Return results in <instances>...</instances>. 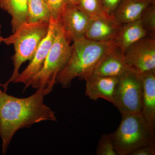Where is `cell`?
<instances>
[{"label": "cell", "instance_id": "22", "mask_svg": "<svg viewBox=\"0 0 155 155\" xmlns=\"http://www.w3.org/2000/svg\"><path fill=\"white\" fill-rule=\"evenodd\" d=\"M106 13L114 17V12L122 0H101Z\"/></svg>", "mask_w": 155, "mask_h": 155}, {"label": "cell", "instance_id": "5", "mask_svg": "<svg viewBox=\"0 0 155 155\" xmlns=\"http://www.w3.org/2000/svg\"><path fill=\"white\" fill-rule=\"evenodd\" d=\"M57 35L39 72L30 84L34 88H43L50 92L56 84V78L67 64L71 53L70 40L59 23Z\"/></svg>", "mask_w": 155, "mask_h": 155}, {"label": "cell", "instance_id": "11", "mask_svg": "<svg viewBox=\"0 0 155 155\" xmlns=\"http://www.w3.org/2000/svg\"><path fill=\"white\" fill-rule=\"evenodd\" d=\"M119 77L88 75L83 79L86 81L85 95L93 101L103 99L112 104Z\"/></svg>", "mask_w": 155, "mask_h": 155}, {"label": "cell", "instance_id": "25", "mask_svg": "<svg viewBox=\"0 0 155 155\" xmlns=\"http://www.w3.org/2000/svg\"><path fill=\"white\" fill-rule=\"evenodd\" d=\"M1 28H2V25L0 24V44L3 42V39H4V38H3L2 36V31H1Z\"/></svg>", "mask_w": 155, "mask_h": 155}, {"label": "cell", "instance_id": "9", "mask_svg": "<svg viewBox=\"0 0 155 155\" xmlns=\"http://www.w3.org/2000/svg\"><path fill=\"white\" fill-rule=\"evenodd\" d=\"M90 20L77 6L68 5L58 22L67 38L73 41L84 37Z\"/></svg>", "mask_w": 155, "mask_h": 155}, {"label": "cell", "instance_id": "15", "mask_svg": "<svg viewBox=\"0 0 155 155\" xmlns=\"http://www.w3.org/2000/svg\"><path fill=\"white\" fill-rule=\"evenodd\" d=\"M152 0H122L114 12V17L121 24L140 19Z\"/></svg>", "mask_w": 155, "mask_h": 155}, {"label": "cell", "instance_id": "10", "mask_svg": "<svg viewBox=\"0 0 155 155\" xmlns=\"http://www.w3.org/2000/svg\"><path fill=\"white\" fill-rule=\"evenodd\" d=\"M122 25L114 17L92 18L84 37L95 41H115Z\"/></svg>", "mask_w": 155, "mask_h": 155}, {"label": "cell", "instance_id": "26", "mask_svg": "<svg viewBox=\"0 0 155 155\" xmlns=\"http://www.w3.org/2000/svg\"><path fill=\"white\" fill-rule=\"evenodd\" d=\"M1 86H2V84H1V82H0V87H1ZM1 91V89H0V91Z\"/></svg>", "mask_w": 155, "mask_h": 155}, {"label": "cell", "instance_id": "8", "mask_svg": "<svg viewBox=\"0 0 155 155\" xmlns=\"http://www.w3.org/2000/svg\"><path fill=\"white\" fill-rule=\"evenodd\" d=\"M59 25V22L52 17L46 36L39 45L28 66L19 73L16 79L15 83H22L25 84L24 89L30 86L31 81L43 67L57 35Z\"/></svg>", "mask_w": 155, "mask_h": 155}, {"label": "cell", "instance_id": "4", "mask_svg": "<svg viewBox=\"0 0 155 155\" xmlns=\"http://www.w3.org/2000/svg\"><path fill=\"white\" fill-rule=\"evenodd\" d=\"M117 130L110 134L118 155H130L141 147L155 145V131L140 113L122 115Z\"/></svg>", "mask_w": 155, "mask_h": 155}, {"label": "cell", "instance_id": "3", "mask_svg": "<svg viewBox=\"0 0 155 155\" xmlns=\"http://www.w3.org/2000/svg\"><path fill=\"white\" fill-rule=\"evenodd\" d=\"M49 23L41 22L31 23L25 22L3 42L7 45H13L14 54L11 57L14 65L13 73L10 79L2 84L4 91L8 90L11 82L15 83L19 74V69L22 64L33 58L39 45L46 36Z\"/></svg>", "mask_w": 155, "mask_h": 155}, {"label": "cell", "instance_id": "17", "mask_svg": "<svg viewBox=\"0 0 155 155\" xmlns=\"http://www.w3.org/2000/svg\"><path fill=\"white\" fill-rule=\"evenodd\" d=\"M51 18V11L44 0H28L26 22L49 23Z\"/></svg>", "mask_w": 155, "mask_h": 155}, {"label": "cell", "instance_id": "21", "mask_svg": "<svg viewBox=\"0 0 155 155\" xmlns=\"http://www.w3.org/2000/svg\"><path fill=\"white\" fill-rule=\"evenodd\" d=\"M47 5L53 19L59 21L67 7L69 5L68 0H44Z\"/></svg>", "mask_w": 155, "mask_h": 155}, {"label": "cell", "instance_id": "13", "mask_svg": "<svg viewBox=\"0 0 155 155\" xmlns=\"http://www.w3.org/2000/svg\"><path fill=\"white\" fill-rule=\"evenodd\" d=\"M129 69L124 61L123 53L117 48L102 59L91 74L119 77Z\"/></svg>", "mask_w": 155, "mask_h": 155}, {"label": "cell", "instance_id": "6", "mask_svg": "<svg viewBox=\"0 0 155 155\" xmlns=\"http://www.w3.org/2000/svg\"><path fill=\"white\" fill-rule=\"evenodd\" d=\"M142 91L140 74L129 69L119 77L112 104L122 115L141 114Z\"/></svg>", "mask_w": 155, "mask_h": 155}, {"label": "cell", "instance_id": "19", "mask_svg": "<svg viewBox=\"0 0 155 155\" xmlns=\"http://www.w3.org/2000/svg\"><path fill=\"white\" fill-rule=\"evenodd\" d=\"M140 20L145 30L150 35L155 36V0H152L150 4L145 9Z\"/></svg>", "mask_w": 155, "mask_h": 155}, {"label": "cell", "instance_id": "23", "mask_svg": "<svg viewBox=\"0 0 155 155\" xmlns=\"http://www.w3.org/2000/svg\"><path fill=\"white\" fill-rule=\"evenodd\" d=\"M155 145H149L136 150L130 155H155Z\"/></svg>", "mask_w": 155, "mask_h": 155}, {"label": "cell", "instance_id": "14", "mask_svg": "<svg viewBox=\"0 0 155 155\" xmlns=\"http://www.w3.org/2000/svg\"><path fill=\"white\" fill-rule=\"evenodd\" d=\"M149 35L143 27L140 19L122 24L115 43L123 54L132 45Z\"/></svg>", "mask_w": 155, "mask_h": 155}, {"label": "cell", "instance_id": "7", "mask_svg": "<svg viewBox=\"0 0 155 155\" xmlns=\"http://www.w3.org/2000/svg\"><path fill=\"white\" fill-rule=\"evenodd\" d=\"M123 58L128 68L139 74L155 70V36L148 35L132 45Z\"/></svg>", "mask_w": 155, "mask_h": 155}, {"label": "cell", "instance_id": "2", "mask_svg": "<svg viewBox=\"0 0 155 155\" xmlns=\"http://www.w3.org/2000/svg\"><path fill=\"white\" fill-rule=\"evenodd\" d=\"M73 42L70 58L56 78V83L64 88H68L74 78L83 80L91 74L102 59L117 48L115 41H95L85 37Z\"/></svg>", "mask_w": 155, "mask_h": 155}, {"label": "cell", "instance_id": "18", "mask_svg": "<svg viewBox=\"0 0 155 155\" xmlns=\"http://www.w3.org/2000/svg\"><path fill=\"white\" fill-rule=\"evenodd\" d=\"M77 7L90 19L97 17H114L106 13L101 0H80Z\"/></svg>", "mask_w": 155, "mask_h": 155}, {"label": "cell", "instance_id": "24", "mask_svg": "<svg viewBox=\"0 0 155 155\" xmlns=\"http://www.w3.org/2000/svg\"><path fill=\"white\" fill-rule=\"evenodd\" d=\"M80 0H68L69 6H77L79 4Z\"/></svg>", "mask_w": 155, "mask_h": 155}, {"label": "cell", "instance_id": "12", "mask_svg": "<svg viewBox=\"0 0 155 155\" xmlns=\"http://www.w3.org/2000/svg\"><path fill=\"white\" fill-rule=\"evenodd\" d=\"M142 82L141 114L147 125L155 130V70L140 74Z\"/></svg>", "mask_w": 155, "mask_h": 155}, {"label": "cell", "instance_id": "16", "mask_svg": "<svg viewBox=\"0 0 155 155\" xmlns=\"http://www.w3.org/2000/svg\"><path fill=\"white\" fill-rule=\"evenodd\" d=\"M28 1L0 0V8L11 15L12 32L26 22Z\"/></svg>", "mask_w": 155, "mask_h": 155}, {"label": "cell", "instance_id": "20", "mask_svg": "<svg viewBox=\"0 0 155 155\" xmlns=\"http://www.w3.org/2000/svg\"><path fill=\"white\" fill-rule=\"evenodd\" d=\"M97 155H118L114 148L110 134H104L101 136L96 152Z\"/></svg>", "mask_w": 155, "mask_h": 155}, {"label": "cell", "instance_id": "1", "mask_svg": "<svg viewBox=\"0 0 155 155\" xmlns=\"http://www.w3.org/2000/svg\"><path fill=\"white\" fill-rule=\"evenodd\" d=\"M48 90L37 89L28 97L17 98L0 91V136L5 154L17 130L45 121H57L55 113L44 102Z\"/></svg>", "mask_w": 155, "mask_h": 155}]
</instances>
